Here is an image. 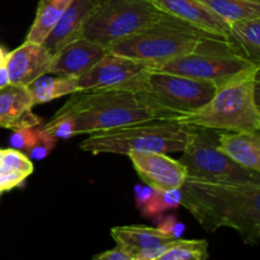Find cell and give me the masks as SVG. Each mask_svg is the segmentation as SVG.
I'll list each match as a JSON object with an SVG mask.
<instances>
[{
    "label": "cell",
    "instance_id": "cell-1",
    "mask_svg": "<svg viewBox=\"0 0 260 260\" xmlns=\"http://www.w3.org/2000/svg\"><path fill=\"white\" fill-rule=\"evenodd\" d=\"M180 206L208 233L220 228L238 231L248 245L260 240V183L208 182L187 177Z\"/></svg>",
    "mask_w": 260,
    "mask_h": 260
},
{
    "label": "cell",
    "instance_id": "cell-2",
    "mask_svg": "<svg viewBox=\"0 0 260 260\" xmlns=\"http://www.w3.org/2000/svg\"><path fill=\"white\" fill-rule=\"evenodd\" d=\"M183 114L162 109L141 93L127 86L79 90L58 109L52 118H69L74 136L90 135L146 119L182 118Z\"/></svg>",
    "mask_w": 260,
    "mask_h": 260
},
{
    "label": "cell",
    "instance_id": "cell-3",
    "mask_svg": "<svg viewBox=\"0 0 260 260\" xmlns=\"http://www.w3.org/2000/svg\"><path fill=\"white\" fill-rule=\"evenodd\" d=\"M217 37L165 13L140 32L114 42L108 51L147 63L150 69L165 61L197 52L207 41Z\"/></svg>",
    "mask_w": 260,
    "mask_h": 260
},
{
    "label": "cell",
    "instance_id": "cell-4",
    "mask_svg": "<svg viewBox=\"0 0 260 260\" xmlns=\"http://www.w3.org/2000/svg\"><path fill=\"white\" fill-rule=\"evenodd\" d=\"M189 135V124L180 118H157L140 121L127 126L90 134L79 149L91 154H121L129 151H183Z\"/></svg>",
    "mask_w": 260,
    "mask_h": 260
},
{
    "label": "cell",
    "instance_id": "cell-5",
    "mask_svg": "<svg viewBox=\"0 0 260 260\" xmlns=\"http://www.w3.org/2000/svg\"><path fill=\"white\" fill-rule=\"evenodd\" d=\"M259 69V63L245 57L230 40L217 37L207 41L197 52L151 66L150 70L210 81L218 89L236 81L256 78Z\"/></svg>",
    "mask_w": 260,
    "mask_h": 260
},
{
    "label": "cell",
    "instance_id": "cell-6",
    "mask_svg": "<svg viewBox=\"0 0 260 260\" xmlns=\"http://www.w3.org/2000/svg\"><path fill=\"white\" fill-rule=\"evenodd\" d=\"M258 76L221 86L207 104L185 114L180 121L185 124L225 132L259 131Z\"/></svg>",
    "mask_w": 260,
    "mask_h": 260
},
{
    "label": "cell",
    "instance_id": "cell-7",
    "mask_svg": "<svg viewBox=\"0 0 260 260\" xmlns=\"http://www.w3.org/2000/svg\"><path fill=\"white\" fill-rule=\"evenodd\" d=\"M124 86L141 93L155 106L183 116L202 108L217 90V86L210 81L150 69L132 79Z\"/></svg>",
    "mask_w": 260,
    "mask_h": 260
},
{
    "label": "cell",
    "instance_id": "cell-8",
    "mask_svg": "<svg viewBox=\"0 0 260 260\" xmlns=\"http://www.w3.org/2000/svg\"><path fill=\"white\" fill-rule=\"evenodd\" d=\"M220 132L189 124V135L179 161L189 178L208 182H255L260 174L241 167L218 150Z\"/></svg>",
    "mask_w": 260,
    "mask_h": 260
},
{
    "label": "cell",
    "instance_id": "cell-9",
    "mask_svg": "<svg viewBox=\"0 0 260 260\" xmlns=\"http://www.w3.org/2000/svg\"><path fill=\"white\" fill-rule=\"evenodd\" d=\"M165 13L150 0H102L88 22L81 37L106 47L140 32Z\"/></svg>",
    "mask_w": 260,
    "mask_h": 260
},
{
    "label": "cell",
    "instance_id": "cell-10",
    "mask_svg": "<svg viewBox=\"0 0 260 260\" xmlns=\"http://www.w3.org/2000/svg\"><path fill=\"white\" fill-rule=\"evenodd\" d=\"M128 159L139 177L154 190L180 189L187 179V169L179 160L168 154L149 151H129Z\"/></svg>",
    "mask_w": 260,
    "mask_h": 260
},
{
    "label": "cell",
    "instance_id": "cell-11",
    "mask_svg": "<svg viewBox=\"0 0 260 260\" xmlns=\"http://www.w3.org/2000/svg\"><path fill=\"white\" fill-rule=\"evenodd\" d=\"M147 69V63L108 51L88 73L78 79V89L118 88L126 85Z\"/></svg>",
    "mask_w": 260,
    "mask_h": 260
},
{
    "label": "cell",
    "instance_id": "cell-12",
    "mask_svg": "<svg viewBox=\"0 0 260 260\" xmlns=\"http://www.w3.org/2000/svg\"><path fill=\"white\" fill-rule=\"evenodd\" d=\"M117 246L134 260H155L178 239L157 228L117 226L111 230Z\"/></svg>",
    "mask_w": 260,
    "mask_h": 260
},
{
    "label": "cell",
    "instance_id": "cell-13",
    "mask_svg": "<svg viewBox=\"0 0 260 260\" xmlns=\"http://www.w3.org/2000/svg\"><path fill=\"white\" fill-rule=\"evenodd\" d=\"M107 52L108 50L99 43L84 37L76 38L52 55L47 74L79 79L88 73Z\"/></svg>",
    "mask_w": 260,
    "mask_h": 260
},
{
    "label": "cell",
    "instance_id": "cell-14",
    "mask_svg": "<svg viewBox=\"0 0 260 260\" xmlns=\"http://www.w3.org/2000/svg\"><path fill=\"white\" fill-rule=\"evenodd\" d=\"M51 57L43 45L24 41L19 47L7 53L5 68L9 83L20 86L29 85L33 80L47 74Z\"/></svg>",
    "mask_w": 260,
    "mask_h": 260
},
{
    "label": "cell",
    "instance_id": "cell-15",
    "mask_svg": "<svg viewBox=\"0 0 260 260\" xmlns=\"http://www.w3.org/2000/svg\"><path fill=\"white\" fill-rule=\"evenodd\" d=\"M101 2L102 0H71L69 3L60 19L42 43L51 56L69 42L81 37L84 25Z\"/></svg>",
    "mask_w": 260,
    "mask_h": 260
},
{
    "label": "cell",
    "instance_id": "cell-16",
    "mask_svg": "<svg viewBox=\"0 0 260 260\" xmlns=\"http://www.w3.org/2000/svg\"><path fill=\"white\" fill-rule=\"evenodd\" d=\"M150 2L167 14L180 18L211 35L229 40L230 35L229 23L211 12L198 0H150Z\"/></svg>",
    "mask_w": 260,
    "mask_h": 260
},
{
    "label": "cell",
    "instance_id": "cell-17",
    "mask_svg": "<svg viewBox=\"0 0 260 260\" xmlns=\"http://www.w3.org/2000/svg\"><path fill=\"white\" fill-rule=\"evenodd\" d=\"M35 107L25 86L8 84L0 89V127L19 129L42 124V119L32 112Z\"/></svg>",
    "mask_w": 260,
    "mask_h": 260
},
{
    "label": "cell",
    "instance_id": "cell-18",
    "mask_svg": "<svg viewBox=\"0 0 260 260\" xmlns=\"http://www.w3.org/2000/svg\"><path fill=\"white\" fill-rule=\"evenodd\" d=\"M218 150L241 167L260 172L259 131H221Z\"/></svg>",
    "mask_w": 260,
    "mask_h": 260
},
{
    "label": "cell",
    "instance_id": "cell-19",
    "mask_svg": "<svg viewBox=\"0 0 260 260\" xmlns=\"http://www.w3.org/2000/svg\"><path fill=\"white\" fill-rule=\"evenodd\" d=\"M33 172L27 155L14 149H0V194L19 187Z\"/></svg>",
    "mask_w": 260,
    "mask_h": 260
},
{
    "label": "cell",
    "instance_id": "cell-20",
    "mask_svg": "<svg viewBox=\"0 0 260 260\" xmlns=\"http://www.w3.org/2000/svg\"><path fill=\"white\" fill-rule=\"evenodd\" d=\"M25 88L29 91L35 106L36 104L47 103L53 99L79 91L78 79L57 75H56V78H52L48 74L37 78Z\"/></svg>",
    "mask_w": 260,
    "mask_h": 260
},
{
    "label": "cell",
    "instance_id": "cell-21",
    "mask_svg": "<svg viewBox=\"0 0 260 260\" xmlns=\"http://www.w3.org/2000/svg\"><path fill=\"white\" fill-rule=\"evenodd\" d=\"M70 2L71 0H40L35 20L25 41L42 45Z\"/></svg>",
    "mask_w": 260,
    "mask_h": 260
},
{
    "label": "cell",
    "instance_id": "cell-22",
    "mask_svg": "<svg viewBox=\"0 0 260 260\" xmlns=\"http://www.w3.org/2000/svg\"><path fill=\"white\" fill-rule=\"evenodd\" d=\"M229 25V40L245 57L260 65V18L234 20Z\"/></svg>",
    "mask_w": 260,
    "mask_h": 260
},
{
    "label": "cell",
    "instance_id": "cell-23",
    "mask_svg": "<svg viewBox=\"0 0 260 260\" xmlns=\"http://www.w3.org/2000/svg\"><path fill=\"white\" fill-rule=\"evenodd\" d=\"M230 24L234 20L260 18L259 0H198Z\"/></svg>",
    "mask_w": 260,
    "mask_h": 260
},
{
    "label": "cell",
    "instance_id": "cell-24",
    "mask_svg": "<svg viewBox=\"0 0 260 260\" xmlns=\"http://www.w3.org/2000/svg\"><path fill=\"white\" fill-rule=\"evenodd\" d=\"M208 243L206 240H175L155 260H208Z\"/></svg>",
    "mask_w": 260,
    "mask_h": 260
},
{
    "label": "cell",
    "instance_id": "cell-25",
    "mask_svg": "<svg viewBox=\"0 0 260 260\" xmlns=\"http://www.w3.org/2000/svg\"><path fill=\"white\" fill-rule=\"evenodd\" d=\"M180 206V189H172L160 192L154 190L151 198L147 201L146 205L141 207L145 216H155L164 211L177 208Z\"/></svg>",
    "mask_w": 260,
    "mask_h": 260
},
{
    "label": "cell",
    "instance_id": "cell-26",
    "mask_svg": "<svg viewBox=\"0 0 260 260\" xmlns=\"http://www.w3.org/2000/svg\"><path fill=\"white\" fill-rule=\"evenodd\" d=\"M40 127L41 126L25 127V128H19L13 131V135L10 136L9 141L12 149L18 150L20 152H27L35 145L38 134H40Z\"/></svg>",
    "mask_w": 260,
    "mask_h": 260
},
{
    "label": "cell",
    "instance_id": "cell-27",
    "mask_svg": "<svg viewBox=\"0 0 260 260\" xmlns=\"http://www.w3.org/2000/svg\"><path fill=\"white\" fill-rule=\"evenodd\" d=\"M57 140L53 136H51L50 134L45 132L42 129V126L40 127V134H38L37 140H36L35 145L30 147L27 151V157L29 160H42L45 159L47 155H50V152L52 151V149L55 147Z\"/></svg>",
    "mask_w": 260,
    "mask_h": 260
},
{
    "label": "cell",
    "instance_id": "cell-28",
    "mask_svg": "<svg viewBox=\"0 0 260 260\" xmlns=\"http://www.w3.org/2000/svg\"><path fill=\"white\" fill-rule=\"evenodd\" d=\"M157 229L164 231V233L168 234V235L173 236V238L180 239L183 231H184V225L178 222L175 217L169 216V217H165L164 220L160 222V225H157Z\"/></svg>",
    "mask_w": 260,
    "mask_h": 260
},
{
    "label": "cell",
    "instance_id": "cell-29",
    "mask_svg": "<svg viewBox=\"0 0 260 260\" xmlns=\"http://www.w3.org/2000/svg\"><path fill=\"white\" fill-rule=\"evenodd\" d=\"M91 260H134L129 255H127L123 250L117 246V248L111 249V250L103 251V253L96 254Z\"/></svg>",
    "mask_w": 260,
    "mask_h": 260
},
{
    "label": "cell",
    "instance_id": "cell-30",
    "mask_svg": "<svg viewBox=\"0 0 260 260\" xmlns=\"http://www.w3.org/2000/svg\"><path fill=\"white\" fill-rule=\"evenodd\" d=\"M152 193H154V189L150 188L149 185L145 188H141V190L137 193V205H139L140 207H144V206L147 203V201L151 198Z\"/></svg>",
    "mask_w": 260,
    "mask_h": 260
},
{
    "label": "cell",
    "instance_id": "cell-31",
    "mask_svg": "<svg viewBox=\"0 0 260 260\" xmlns=\"http://www.w3.org/2000/svg\"><path fill=\"white\" fill-rule=\"evenodd\" d=\"M9 83V76H8V71L5 65L0 66V89L7 86Z\"/></svg>",
    "mask_w": 260,
    "mask_h": 260
},
{
    "label": "cell",
    "instance_id": "cell-32",
    "mask_svg": "<svg viewBox=\"0 0 260 260\" xmlns=\"http://www.w3.org/2000/svg\"><path fill=\"white\" fill-rule=\"evenodd\" d=\"M5 58H7V53H5L4 50L0 47V66L5 65Z\"/></svg>",
    "mask_w": 260,
    "mask_h": 260
}]
</instances>
